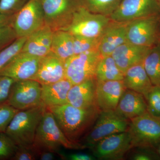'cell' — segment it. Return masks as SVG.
<instances>
[{"instance_id": "cell-26", "label": "cell", "mask_w": 160, "mask_h": 160, "mask_svg": "<svg viewBox=\"0 0 160 160\" xmlns=\"http://www.w3.org/2000/svg\"><path fill=\"white\" fill-rule=\"evenodd\" d=\"M124 75L111 55L102 58L96 72L97 81H122Z\"/></svg>"}, {"instance_id": "cell-39", "label": "cell", "mask_w": 160, "mask_h": 160, "mask_svg": "<svg viewBox=\"0 0 160 160\" xmlns=\"http://www.w3.org/2000/svg\"><path fill=\"white\" fill-rule=\"evenodd\" d=\"M15 15H11L0 12V28L12 25Z\"/></svg>"}, {"instance_id": "cell-19", "label": "cell", "mask_w": 160, "mask_h": 160, "mask_svg": "<svg viewBox=\"0 0 160 160\" xmlns=\"http://www.w3.org/2000/svg\"><path fill=\"white\" fill-rule=\"evenodd\" d=\"M150 48L127 42L117 48L111 56L124 74L132 66L143 62Z\"/></svg>"}, {"instance_id": "cell-41", "label": "cell", "mask_w": 160, "mask_h": 160, "mask_svg": "<svg viewBox=\"0 0 160 160\" xmlns=\"http://www.w3.org/2000/svg\"><path fill=\"white\" fill-rule=\"evenodd\" d=\"M154 149L155 150L157 154L159 156L160 158V142L158 144L156 145V146L154 147Z\"/></svg>"}, {"instance_id": "cell-31", "label": "cell", "mask_w": 160, "mask_h": 160, "mask_svg": "<svg viewBox=\"0 0 160 160\" xmlns=\"http://www.w3.org/2000/svg\"><path fill=\"white\" fill-rule=\"evenodd\" d=\"M18 146L5 132L0 133V160H11Z\"/></svg>"}, {"instance_id": "cell-36", "label": "cell", "mask_w": 160, "mask_h": 160, "mask_svg": "<svg viewBox=\"0 0 160 160\" xmlns=\"http://www.w3.org/2000/svg\"><path fill=\"white\" fill-rule=\"evenodd\" d=\"M15 82L11 78L0 75V105L8 102L12 87Z\"/></svg>"}, {"instance_id": "cell-18", "label": "cell", "mask_w": 160, "mask_h": 160, "mask_svg": "<svg viewBox=\"0 0 160 160\" xmlns=\"http://www.w3.org/2000/svg\"><path fill=\"white\" fill-rule=\"evenodd\" d=\"M114 111L122 117L130 120L147 112V102L142 94L126 89Z\"/></svg>"}, {"instance_id": "cell-40", "label": "cell", "mask_w": 160, "mask_h": 160, "mask_svg": "<svg viewBox=\"0 0 160 160\" xmlns=\"http://www.w3.org/2000/svg\"><path fill=\"white\" fill-rule=\"evenodd\" d=\"M56 153L47 150H40L38 152V159L41 160H53Z\"/></svg>"}, {"instance_id": "cell-7", "label": "cell", "mask_w": 160, "mask_h": 160, "mask_svg": "<svg viewBox=\"0 0 160 160\" xmlns=\"http://www.w3.org/2000/svg\"><path fill=\"white\" fill-rule=\"evenodd\" d=\"M45 25L53 32L66 30L82 0H41Z\"/></svg>"}, {"instance_id": "cell-21", "label": "cell", "mask_w": 160, "mask_h": 160, "mask_svg": "<svg viewBox=\"0 0 160 160\" xmlns=\"http://www.w3.org/2000/svg\"><path fill=\"white\" fill-rule=\"evenodd\" d=\"M53 31L44 25L28 37L21 52L42 58L51 51Z\"/></svg>"}, {"instance_id": "cell-13", "label": "cell", "mask_w": 160, "mask_h": 160, "mask_svg": "<svg viewBox=\"0 0 160 160\" xmlns=\"http://www.w3.org/2000/svg\"><path fill=\"white\" fill-rule=\"evenodd\" d=\"M133 148L128 131L111 135L100 140L91 149L100 160H121Z\"/></svg>"}, {"instance_id": "cell-35", "label": "cell", "mask_w": 160, "mask_h": 160, "mask_svg": "<svg viewBox=\"0 0 160 160\" xmlns=\"http://www.w3.org/2000/svg\"><path fill=\"white\" fill-rule=\"evenodd\" d=\"M12 25L0 28V52L18 38Z\"/></svg>"}, {"instance_id": "cell-28", "label": "cell", "mask_w": 160, "mask_h": 160, "mask_svg": "<svg viewBox=\"0 0 160 160\" xmlns=\"http://www.w3.org/2000/svg\"><path fill=\"white\" fill-rule=\"evenodd\" d=\"M27 37L18 38L0 52V71L22 49Z\"/></svg>"}, {"instance_id": "cell-34", "label": "cell", "mask_w": 160, "mask_h": 160, "mask_svg": "<svg viewBox=\"0 0 160 160\" xmlns=\"http://www.w3.org/2000/svg\"><path fill=\"white\" fill-rule=\"evenodd\" d=\"M29 0H0V12L13 15L16 14Z\"/></svg>"}, {"instance_id": "cell-11", "label": "cell", "mask_w": 160, "mask_h": 160, "mask_svg": "<svg viewBox=\"0 0 160 160\" xmlns=\"http://www.w3.org/2000/svg\"><path fill=\"white\" fill-rule=\"evenodd\" d=\"M158 14H160L158 0H122L109 18L114 22L126 23Z\"/></svg>"}, {"instance_id": "cell-17", "label": "cell", "mask_w": 160, "mask_h": 160, "mask_svg": "<svg viewBox=\"0 0 160 160\" xmlns=\"http://www.w3.org/2000/svg\"><path fill=\"white\" fill-rule=\"evenodd\" d=\"M96 84V79L93 78L72 85L68 93L67 103L82 109L97 106Z\"/></svg>"}, {"instance_id": "cell-12", "label": "cell", "mask_w": 160, "mask_h": 160, "mask_svg": "<svg viewBox=\"0 0 160 160\" xmlns=\"http://www.w3.org/2000/svg\"><path fill=\"white\" fill-rule=\"evenodd\" d=\"M8 103L19 110L42 104V85L34 80L16 81L12 87Z\"/></svg>"}, {"instance_id": "cell-14", "label": "cell", "mask_w": 160, "mask_h": 160, "mask_svg": "<svg viewBox=\"0 0 160 160\" xmlns=\"http://www.w3.org/2000/svg\"><path fill=\"white\" fill-rule=\"evenodd\" d=\"M41 58L21 51L0 71V75L15 81L32 79L37 72Z\"/></svg>"}, {"instance_id": "cell-30", "label": "cell", "mask_w": 160, "mask_h": 160, "mask_svg": "<svg viewBox=\"0 0 160 160\" xmlns=\"http://www.w3.org/2000/svg\"><path fill=\"white\" fill-rule=\"evenodd\" d=\"M147 112L156 117L160 118V86H153L146 98Z\"/></svg>"}, {"instance_id": "cell-33", "label": "cell", "mask_w": 160, "mask_h": 160, "mask_svg": "<svg viewBox=\"0 0 160 160\" xmlns=\"http://www.w3.org/2000/svg\"><path fill=\"white\" fill-rule=\"evenodd\" d=\"M38 159V151L33 144L18 146V149L12 160H35Z\"/></svg>"}, {"instance_id": "cell-37", "label": "cell", "mask_w": 160, "mask_h": 160, "mask_svg": "<svg viewBox=\"0 0 160 160\" xmlns=\"http://www.w3.org/2000/svg\"><path fill=\"white\" fill-rule=\"evenodd\" d=\"M132 156L131 158L135 160H151L158 159L160 158L156 152L148 151V148H141Z\"/></svg>"}, {"instance_id": "cell-22", "label": "cell", "mask_w": 160, "mask_h": 160, "mask_svg": "<svg viewBox=\"0 0 160 160\" xmlns=\"http://www.w3.org/2000/svg\"><path fill=\"white\" fill-rule=\"evenodd\" d=\"M123 83L126 89L139 92L147 97L152 85L143 62L132 66L124 73Z\"/></svg>"}, {"instance_id": "cell-15", "label": "cell", "mask_w": 160, "mask_h": 160, "mask_svg": "<svg viewBox=\"0 0 160 160\" xmlns=\"http://www.w3.org/2000/svg\"><path fill=\"white\" fill-rule=\"evenodd\" d=\"M126 89L123 80H97L96 105L100 111H114Z\"/></svg>"}, {"instance_id": "cell-16", "label": "cell", "mask_w": 160, "mask_h": 160, "mask_svg": "<svg viewBox=\"0 0 160 160\" xmlns=\"http://www.w3.org/2000/svg\"><path fill=\"white\" fill-rule=\"evenodd\" d=\"M66 78L65 62L50 52L42 58L38 69L32 79L41 85L51 84Z\"/></svg>"}, {"instance_id": "cell-6", "label": "cell", "mask_w": 160, "mask_h": 160, "mask_svg": "<svg viewBox=\"0 0 160 160\" xmlns=\"http://www.w3.org/2000/svg\"><path fill=\"white\" fill-rule=\"evenodd\" d=\"M110 21L109 17L93 13L82 5L74 12L71 23L66 31L72 35L99 38Z\"/></svg>"}, {"instance_id": "cell-25", "label": "cell", "mask_w": 160, "mask_h": 160, "mask_svg": "<svg viewBox=\"0 0 160 160\" xmlns=\"http://www.w3.org/2000/svg\"><path fill=\"white\" fill-rule=\"evenodd\" d=\"M153 86H160V42L152 46L143 62Z\"/></svg>"}, {"instance_id": "cell-29", "label": "cell", "mask_w": 160, "mask_h": 160, "mask_svg": "<svg viewBox=\"0 0 160 160\" xmlns=\"http://www.w3.org/2000/svg\"><path fill=\"white\" fill-rule=\"evenodd\" d=\"M100 37L88 38L73 35L74 55L98 50Z\"/></svg>"}, {"instance_id": "cell-1", "label": "cell", "mask_w": 160, "mask_h": 160, "mask_svg": "<svg viewBox=\"0 0 160 160\" xmlns=\"http://www.w3.org/2000/svg\"><path fill=\"white\" fill-rule=\"evenodd\" d=\"M47 107L54 115L66 138L70 142L79 144L94 125L101 112L97 106L82 109L68 103Z\"/></svg>"}, {"instance_id": "cell-5", "label": "cell", "mask_w": 160, "mask_h": 160, "mask_svg": "<svg viewBox=\"0 0 160 160\" xmlns=\"http://www.w3.org/2000/svg\"><path fill=\"white\" fill-rule=\"evenodd\" d=\"M129 121L115 111H101L94 125L80 143L84 149H91L99 141L106 137L127 131Z\"/></svg>"}, {"instance_id": "cell-4", "label": "cell", "mask_w": 160, "mask_h": 160, "mask_svg": "<svg viewBox=\"0 0 160 160\" xmlns=\"http://www.w3.org/2000/svg\"><path fill=\"white\" fill-rule=\"evenodd\" d=\"M127 131L133 148L154 149L160 142V118L147 112L129 120Z\"/></svg>"}, {"instance_id": "cell-23", "label": "cell", "mask_w": 160, "mask_h": 160, "mask_svg": "<svg viewBox=\"0 0 160 160\" xmlns=\"http://www.w3.org/2000/svg\"><path fill=\"white\" fill-rule=\"evenodd\" d=\"M72 86L66 78L55 83L42 85V102L46 107L67 104L68 93Z\"/></svg>"}, {"instance_id": "cell-3", "label": "cell", "mask_w": 160, "mask_h": 160, "mask_svg": "<svg viewBox=\"0 0 160 160\" xmlns=\"http://www.w3.org/2000/svg\"><path fill=\"white\" fill-rule=\"evenodd\" d=\"M46 108L42 103L33 108L19 110L12 118L5 133L17 146L32 145Z\"/></svg>"}, {"instance_id": "cell-43", "label": "cell", "mask_w": 160, "mask_h": 160, "mask_svg": "<svg viewBox=\"0 0 160 160\" xmlns=\"http://www.w3.org/2000/svg\"></svg>"}, {"instance_id": "cell-24", "label": "cell", "mask_w": 160, "mask_h": 160, "mask_svg": "<svg viewBox=\"0 0 160 160\" xmlns=\"http://www.w3.org/2000/svg\"><path fill=\"white\" fill-rule=\"evenodd\" d=\"M73 35L66 30L54 31L51 52L64 62L74 55Z\"/></svg>"}, {"instance_id": "cell-9", "label": "cell", "mask_w": 160, "mask_h": 160, "mask_svg": "<svg viewBox=\"0 0 160 160\" xmlns=\"http://www.w3.org/2000/svg\"><path fill=\"white\" fill-rule=\"evenodd\" d=\"M102 56L98 50L73 55L65 62L66 78L72 85L96 78Z\"/></svg>"}, {"instance_id": "cell-42", "label": "cell", "mask_w": 160, "mask_h": 160, "mask_svg": "<svg viewBox=\"0 0 160 160\" xmlns=\"http://www.w3.org/2000/svg\"><path fill=\"white\" fill-rule=\"evenodd\" d=\"M158 1H159V2L160 3V0H158Z\"/></svg>"}, {"instance_id": "cell-38", "label": "cell", "mask_w": 160, "mask_h": 160, "mask_svg": "<svg viewBox=\"0 0 160 160\" xmlns=\"http://www.w3.org/2000/svg\"><path fill=\"white\" fill-rule=\"evenodd\" d=\"M59 156L62 158H67V159L71 160H93L96 158L93 155L84 153L65 154L62 152Z\"/></svg>"}, {"instance_id": "cell-2", "label": "cell", "mask_w": 160, "mask_h": 160, "mask_svg": "<svg viewBox=\"0 0 160 160\" xmlns=\"http://www.w3.org/2000/svg\"><path fill=\"white\" fill-rule=\"evenodd\" d=\"M32 144L38 152L47 150L59 155L62 153V147L70 149H84L81 144L72 142L66 138L54 115L47 107L38 126Z\"/></svg>"}, {"instance_id": "cell-27", "label": "cell", "mask_w": 160, "mask_h": 160, "mask_svg": "<svg viewBox=\"0 0 160 160\" xmlns=\"http://www.w3.org/2000/svg\"><path fill=\"white\" fill-rule=\"evenodd\" d=\"M83 6L89 11L110 16L118 8L122 0H82Z\"/></svg>"}, {"instance_id": "cell-20", "label": "cell", "mask_w": 160, "mask_h": 160, "mask_svg": "<svg viewBox=\"0 0 160 160\" xmlns=\"http://www.w3.org/2000/svg\"><path fill=\"white\" fill-rule=\"evenodd\" d=\"M110 23L100 37L98 51L102 58L111 56L119 46L127 42V23Z\"/></svg>"}, {"instance_id": "cell-10", "label": "cell", "mask_w": 160, "mask_h": 160, "mask_svg": "<svg viewBox=\"0 0 160 160\" xmlns=\"http://www.w3.org/2000/svg\"><path fill=\"white\" fill-rule=\"evenodd\" d=\"M12 27L18 38L27 37L45 25L41 0H29L14 15Z\"/></svg>"}, {"instance_id": "cell-32", "label": "cell", "mask_w": 160, "mask_h": 160, "mask_svg": "<svg viewBox=\"0 0 160 160\" xmlns=\"http://www.w3.org/2000/svg\"><path fill=\"white\" fill-rule=\"evenodd\" d=\"M18 111L8 102L0 105V133L6 132L12 119Z\"/></svg>"}, {"instance_id": "cell-8", "label": "cell", "mask_w": 160, "mask_h": 160, "mask_svg": "<svg viewBox=\"0 0 160 160\" xmlns=\"http://www.w3.org/2000/svg\"><path fill=\"white\" fill-rule=\"evenodd\" d=\"M128 42L151 47L160 42V14L141 18L127 23Z\"/></svg>"}]
</instances>
